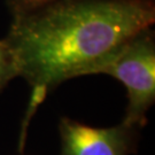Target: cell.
Masks as SVG:
<instances>
[{
	"label": "cell",
	"instance_id": "4",
	"mask_svg": "<svg viewBox=\"0 0 155 155\" xmlns=\"http://www.w3.org/2000/svg\"><path fill=\"white\" fill-rule=\"evenodd\" d=\"M15 77H18V68L14 53L6 39H0V92Z\"/></svg>",
	"mask_w": 155,
	"mask_h": 155
},
{
	"label": "cell",
	"instance_id": "1",
	"mask_svg": "<svg viewBox=\"0 0 155 155\" xmlns=\"http://www.w3.org/2000/svg\"><path fill=\"white\" fill-rule=\"evenodd\" d=\"M155 22L154 0H54L13 17L5 37L30 86L18 150L29 124L46 97L66 81L92 75L94 68L127 39Z\"/></svg>",
	"mask_w": 155,
	"mask_h": 155
},
{
	"label": "cell",
	"instance_id": "2",
	"mask_svg": "<svg viewBox=\"0 0 155 155\" xmlns=\"http://www.w3.org/2000/svg\"><path fill=\"white\" fill-rule=\"evenodd\" d=\"M105 74L125 86L127 110L123 121L140 129L155 102V36L152 28L136 33L94 68L92 75Z\"/></svg>",
	"mask_w": 155,
	"mask_h": 155
},
{
	"label": "cell",
	"instance_id": "3",
	"mask_svg": "<svg viewBox=\"0 0 155 155\" xmlns=\"http://www.w3.org/2000/svg\"><path fill=\"white\" fill-rule=\"evenodd\" d=\"M60 155H131L138 150L140 127L123 121L115 127H95L61 117Z\"/></svg>",
	"mask_w": 155,
	"mask_h": 155
},
{
	"label": "cell",
	"instance_id": "5",
	"mask_svg": "<svg viewBox=\"0 0 155 155\" xmlns=\"http://www.w3.org/2000/svg\"><path fill=\"white\" fill-rule=\"evenodd\" d=\"M53 1L54 0H6V6L12 17H17L39 9Z\"/></svg>",
	"mask_w": 155,
	"mask_h": 155
}]
</instances>
